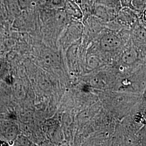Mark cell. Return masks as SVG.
I'll return each mask as SVG.
<instances>
[{"instance_id":"cell-1","label":"cell","mask_w":146,"mask_h":146,"mask_svg":"<svg viewBox=\"0 0 146 146\" xmlns=\"http://www.w3.org/2000/svg\"><path fill=\"white\" fill-rule=\"evenodd\" d=\"M131 42L137 49L146 50V27L140 21H137L131 29Z\"/></svg>"},{"instance_id":"cell-2","label":"cell","mask_w":146,"mask_h":146,"mask_svg":"<svg viewBox=\"0 0 146 146\" xmlns=\"http://www.w3.org/2000/svg\"><path fill=\"white\" fill-rule=\"evenodd\" d=\"M116 20L122 27L131 30L139 20V15L135 11L127 7H122L118 13Z\"/></svg>"},{"instance_id":"cell-3","label":"cell","mask_w":146,"mask_h":146,"mask_svg":"<svg viewBox=\"0 0 146 146\" xmlns=\"http://www.w3.org/2000/svg\"><path fill=\"white\" fill-rule=\"evenodd\" d=\"M84 26L81 21L71 20L68 23L66 31L63 36L64 44H69L80 38L83 33Z\"/></svg>"},{"instance_id":"cell-4","label":"cell","mask_w":146,"mask_h":146,"mask_svg":"<svg viewBox=\"0 0 146 146\" xmlns=\"http://www.w3.org/2000/svg\"><path fill=\"white\" fill-rule=\"evenodd\" d=\"M120 9L95 3L94 15L104 23L113 21L116 18Z\"/></svg>"},{"instance_id":"cell-5","label":"cell","mask_w":146,"mask_h":146,"mask_svg":"<svg viewBox=\"0 0 146 146\" xmlns=\"http://www.w3.org/2000/svg\"><path fill=\"white\" fill-rule=\"evenodd\" d=\"M138 58L139 52L137 49L133 44L131 41H128L122 52L121 61L123 64L130 66L136 62Z\"/></svg>"},{"instance_id":"cell-6","label":"cell","mask_w":146,"mask_h":146,"mask_svg":"<svg viewBox=\"0 0 146 146\" xmlns=\"http://www.w3.org/2000/svg\"><path fill=\"white\" fill-rule=\"evenodd\" d=\"M63 10L72 20L82 21L84 15L80 5L73 0H66Z\"/></svg>"},{"instance_id":"cell-7","label":"cell","mask_w":146,"mask_h":146,"mask_svg":"<svg viewBox=\"0 0 146 146\" xmlns=\"http://www.w3.org/2000/svg\"><path fill=\"white\" fill-rule=\"evenodd\" d=\"M66 2V0H45L41 6L50 10L58 11L63 9Z\"/></svg>"},{"instance_id":"cell-8","label":"cell","mask_w":146,"mask_h":146,"mask_svg":"<svg viewBox=\"0 0 146 146\" xmlns=\"http://www.w3.org/2000/svg\"><path fill=\"white\" fill-rule=\"evenodd\" d=\"M133 7L138 15L142 11L146 8V0H133Z\"/></svg>"},{"instance_id":"cell-9","label":"cell","mask_w":146,"mask_h":146,"mask_svg":"<svg viewBox=\"0 0 146 146\" xmlns=\"http://www.w3.org/2000/svg\"><path fill=\"white\" fill-rule=\"evenodd\" d=\"M120 5L122 7H127L134 10L133 7V0H120Z\"/></svg>"},{"instance_id":"cell-10","label":"cell","mask_w":146,"mask_h":146,"mask_svg":"<svg viewBox=\"0 0 146 146\" xmlns=\"http://www.w3.org/2000/svg\"><path fill=\"white\" fill-rule=\"evenodd\" d=\"M139 21L146 27V8L139 14Z\"/></svg>"},{"instance_id":"cell-11","label":"cell","mask_w":146,"mask_h":146,"mask_svg":"<svg viewBox=\"0 0 146 146\" xmlns=\"http://www.w3.org/2000/svg\"><path fill=\"white\" fill-rule=\"evenodd\" d=\"M111 2H113L115 5H117L119 7H121V5H120V0H110Z\"/></svg>"}]
</instances>
